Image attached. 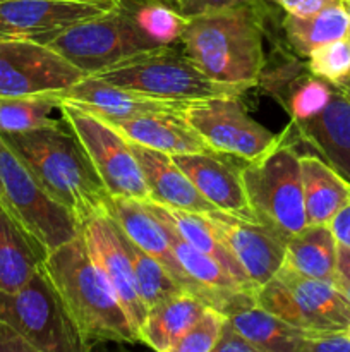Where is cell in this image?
<instances>
[{
	"instance_id": "35",
	"label": "cell",
	"mask_w": 350,
	"mask_h": 352,
	"mask_svg": "<svg viewBox=\"0 0 350 352\" xmlns=\"http://www.w3.org/2000/svg\"><path fill=\"white\" fill-rule=\"evenodd\" d=\"M301 352H350L347 330H305Z\"/></svg>"
},
{
	"instance_id": "15",
	"label": "cell",
	"mask_w": 350,
	"mask_h": 352,
	"mask_svg": "<svg viewBox=\"0 0 350 352\" xmlns=\"http://www.w3.org/2000/svg\"><path fill=\"white\" fill-rule=\"evenodd\" d=\"M240 265L254 291L277 275L283 265L285 239L268 226L213 210L205 213Z\"/></svg>"
},
{
	"instance_id": "18",
	"label": "cell",
	"mask_w": 350,
	"mask_h": 352,
	"mask_svg": "<svg viewBox=\"0 0 350 352\" xmlns=\"http://www.w3.org/2000/svg\"><path fill=\"white\" fill-rule=\"evenodd\" d=\"M294 127L302 141L350 182V95L336 86L321 112Z\"/></svg>"
},
{
	"instance_id": "38",
	"label": "cell",
	"mask_w": 350,
	"mask_h": 352,
	"mask_svg": "<svg viewBox=\"0 0 350 352\" xmlns=\"http://www.w3.org/2000/svg\"><path fill=\"white\" fill-rule=\"evenodd\" d=\"M278 7L285 10V14L297 17H309L314 16L319 10L326 9L328 6L340 2V0H271Z\"/></svg>"
},
{
	"instance_id": "40",
	"label": "cell",
	"mask_w": 350,
	"mask_h": 352,
	"mask_svg": "<svg viewBox=\"0 0 350 352\" xmlns=\"http://www.w3.org/2000/svg\"><path fill=\"white\" fill-rule=\"evenodd\" d=\"M333 285L350 302V250L338 244V258H336V272Z\"/></svg>"
},
{
	"instance_id": "9",
	"label": "cell",
	"mask_w": 350,
	"mask_h": 352,
	"mask_svg": "<svg viewBox=\"0 0 350 352\" xmlns=\"http://www.w3.org/2000/svg\"><path fill=\"white\" fill-rule=\"evenodd\" d=\"M60 116L78 136L110 196L150 201V191L130 143L112 124L67 102L60 103Z\"/></svg>"
},
{
	"instance_id": "43",
	"label": "cell",
	"mask_w": 350,
	"mask_h": 352,
	"mask_svg": "<svg viewBox=\"0 0 350 352\" xmlns=\"http://www.w3.org/2000/svg\"><path fill=\"white\" fill-rule=\"evenodd\" d=\"M336 86H338V88H342L347 95H350V81H345V82H342V85H336Z\"/></svg>"
},
{
	"instance_id": "8",
	"label": "cell",
	"mask_w": 350,
	"mask_h": 352,
	"mask_svg": "<svg viewBox=\"0 0 350 352\" xmlns=\"http://www.w3.org/2000/svg\"><path fill=\"white\" fill-rule=\"evenodd\" d=\"M256 305L304 330L350 327V302L331 282L304 277L285 267L257 289Z\"/></svg>"
},
{
	"instance_id": "46",
	"label": "cell",
	"mask_w": 350,
	"mask_h": 352,
	"mask_svg": "<svg viewBox=\"0 0 350 352\" xmlns=\"http://www.w3.org/2000/svg\"><path fill=\"white\" fill-rule=\"evenodd\" d=\"M347 333H349V337H350V327H349V329H347Z\"/></svg>"
},
{
	"instance_id": "23",
	"label": "cell",
	"mask_w": 350,
	"mask_h": 352,
	"mask_svg": "<svg viewBox=\"0 0 350 352\" xmlns=\"http://www.w3.org/2000/svg\"><path fill=\"white\" fill-rule=\"evenodd\" d=\"M301 174L307 226H328L350 199V182L316 155H301Z\"/></svg>"
},
{
	"instance_id": "17",
	"label": "cell",
	"mask_w": 350,
	"mask_h": 352,
	"mask_svg": "<svg viewBox=\"0 0 350 352\" xmlns=\"http://www.w3.org/2000/svg\"><path fill=\"white\" fill-rule=\"evenodd\" d=\"M62 102L72 103L105 120H126L146 113H182L187 103L153 98L86 76L72 88L58 93Z\"/></svg>"
},
{
	"instance_id": "34",
	"label": "cell",
	"mask_w": 350,
	"mask_h": 352,
	"mask_svg": "<svg viewBox=\"0 0 350 352\" xmlns=\"http://www.w3.org/2000/svg\"><path fill=\"white\" fill-rule=\"evenodd\" d=\"M225 318L218 309L206 306L198 320L175 342L172 352H213Z\"/></svg>"
},
{
	"instance_id": "6",
	"label": "cell",
	"mask_w": 350,
	"mask_h": 352,
	"mask_svg": "<svg viewBox=\"0 0 350 352\" xmlns=\"http://www.w3.org/2000/svg\"><path fill=\"white\" fill-rule=\"evenodd\" d=\"M0 320L14 327L36 352L84 351L45 267L17 291H0Z\"/></svg>"
},
{
	"instance_id": "4",
	"label": "cell",
	"mask_w": 350,
	"mask_h": 352,
	"mask_svg": "<svg viewBox=\"0 0 350 352\" xmlns=\"http://www.w3.org/2000/svg\"><path fill=\"white\" fill-rule=\"evenodd\" d=\"M91 76L141 95L182 103L220 96H242L247 91L242 86L211 79L184 52L178 54L174 47L127 58Z\"/></svg>"
},
{
	"instance_id": "12",
	"label": "cell",
	"mask_w": 350,
	"mask_h": 352,
	"mask_svg": "<svg viewBox=\"0 0 350 352\" xmlns=\"http://www.w3.org/2000/svg\"><path fill=\"white\" fill-rule=\"evenodd\" d=\"M84 72L48 45L34 40H0V98L62 93Z\"/></svg>"
},
{
	"instance_id": "24",
	"label": "cell",
	"mask_w": 350,
	"mask_h": 352,
	"mask_svg": "<svg viewBox=\"0 0 350 352\" xmlns=\"http://www.w3.org/2000/svg\"><path fill=\"white\" fill-rule=\"evenodd\" d=\"M205 308V302L189 291L163 299L146 311V318L139 329V342L158 352H172L175 342Z\"/></svg>"
},
{
	"instance_id": "44",
	"label": "cell",
	"mask_w": 350,
	"mask_h": 352,
	"mask_svg": "<svg viewBox=\"0 0 350 352\" xmlns=\"http://www.w3.org/2000/svg\"><path fill=\"white\" fill-rule=\"evenodd\" d=\"M0 201H2V203H5V205H7V201H5V192H3V186H2V181H0ZM7 208H9V206H7Z\"/></svg>"
},
{
	"instance_id": "37",
	"label": "cell",
	"mask_w": 350,
	"mask_h": 352,
	"mask_svg": "<svg viewBox=\"0 0 350 352\" xmlns=\"http://www.w3.org/2000/svg\"><path fill=\"white\" fill-rule=\"evenodd\" d=\"M213 352H259L254 344H250L235 327L230 323L229 318H225L220 332L218 339H216Z\"/></svg>"
},
{
	"instance_id": "25",
	"label": "cell",
	"mask_w": 350,
	"mask_h": 352,
	"mask_svg": "<svg viewBox=\"0 0 350 352\" xmlns=\"http://www.w3.org/2000/svg\"><path fill=\"white\" fill-rule=\"evenodd\" d=\"M338 243L328 226H307L285 241L281 267L309 278L331 282L336 272Z\"/></svg>"
},
{
	"instance_id": "11",
	"label": "cell",
	"mask_w": 350,
	"mask_h": 352,
	"mask_svg": "<svg viewBox=\"0 0 350 352\" xmlns=\"http://www.w3.org/2000/svg\"><path fill=\"white\" fill-rule=\"evenodd\" d=\"M182 116L209 150L244 162L259 160L288 136V129L273 134L254 120L240 102V96L189 102Z\"/></svg>"
},
{
	"instance_id": "45",
	"label": "cell",
	"mask_w": 350,
	"mask_h": 352,
	"mask_svg": "<svg viewBox=\"0 0 350 352\" xmlns=\"http://www.w3.org/2000/svg\"><path fill=\"white\" fill-rule=\"evenodd\" d=\"M81 2H102V3H117V0H81Z\"/></svg>"
},
{
	"instance_id": "32",
	"label": "cell",
	"mask_w": 350,
	"mask_h": 352,
	"mask_svg": "<svg viewBox=\"0 0 350 352\" xmlns=\"http://www.w3.org/2000/svg\"><path fill=\"white\" fill-rule=\"evenodd\" d=\"M335 88V85L305 69L288 82L277 100L290 116L292 126H297L321 112L328 105Z\"/></svg>"
},
{
	"instance_id": "29",
	"label": "cell",
	"mask_w": 350,
	"mask_h": 352,
	"mask_svg": "<svg viewBox=\"0 0 350 352\" xmlns=\"http://www.w3.org/2000/svg\"><path fill=\"white\" fill-rule=\"evenodd\" d=\"M285 38L295 54L307 57L314 48L347 36L349 33V14L342 0L326 9L319 10L314 16L297 17L287 16L281 21Z\"/></svg>"
},
{
	"instance_id": "33",
	"label": "cell",
	"mask_w": 350,
	"mask_h": 352,
	"mask_svg": "<svg viewBox=\"0 0 350 352\" xmlns=\"http://www.w3.org/2000/svg\"><path fill=\"white\" fill-rule=\"evenodd\" d=\"M307 71L331 85L350 81V38L343 36L314 48L307 55Z\"/></svg>"
},
{
	"instance_id": "14",
	"label": "cell",
	"mask_w": 350,
	"mask_h": 352,
	"mask_svg": "<svg viewBox=\"0 0 350 352\" xmlns=\"http://www.w3.org/2000/svg\"><path fill=\"white\" fill-rule=\"evenodd\" d=\"M115 6L81 0H0V40L47 43L72 24L100 16Z\"/></svg>"
},
{
	"instance_id": "27",
	"label": "cell",
	"mask_w": 350,
	"mask_h": 352,
	"mask_svg": "<svg viewBox=\"0 0 350 352\" xmlns=\"http://www.w3.org/2000/svg\"><path fill=\"white\" fill-rule=\"evenodd\" d=\"M226 318L259 352H301L305 330L283 322L256 302L233 309Z\"/></svg>"
},
{
	"instance_id": "1",
	"label": "cell",
	"mask_w": 350,
	"mask_h": 352,
	"mask_svg": "<svg viewBox=\"0 0 350 352\" xmlns=\"http://www.w3.org/2000/svg\"><path fill=\"white\" fill-rule=\"evenodd\" d=\"M40 184L74 213L79 223L106 212L105 186L64 119L24 133L0 134Z\"/></svg>"
},
{
	"instance_id": "10",
	"label": "cell",
	"mask_w": 350,
	"mask_h": 352,
	"mask_svg": "<svg viewBox=\"0 0 350 352\" xmlns=\"http://www.w3.org/2000/svg\"><path fill=\"white\" fill-rule=\"evenodd\" d=\"M45 45L64 55L86 76L160 50L137 33L117 6L100 16L72 24Z\"/></svg>"
},
{
	"instance_id": "16",
	"label": "cell",
	"mask_w": 350,
	"mask_h": 352,
	"mask_svg": "<svg viewBox=\"0 0 350 352\" xmlns=\"http://www.w3.org/2000/svg\"><path fill=\"white\" fill-rule=\"evenodd\" d=\"M174 162L199 192L220 212L257 222L249 205L240 168L215 151L174 155Z\"/></svg>"
},
{
	"instance_id": "42",
	"label": "cell",
	"mask_w": 350,
	"mask_h": 352,
	"mask_svg": "<svg viewBox=\"0 0 350 352\" xmlns=\"http://www.w3.org/2000/svg\"><path fill=\"white\" fill-rule=\"evenodd\" d=\"M342 3L345 6L347 14H349V33H347V36L350 38V0H342Z\"/></svg>"
},
{
	"instance_id": "39",
	"label": "cell",
	"mask_w": 350,
	"mask_h": 352,
	"mask_svg": "<svg viewBox=\"0 0 350 352\" xmlns=\"http://www.w3.org/2000/svg\"><path fill=\"white\" fill-rule=\"evenodd\" d=\"M0 352H36L14 327L0 320Z\"/></svg>"
},
{
	"instance_id": "30",
	"label": "cell",
	"mask_w": 350,
	"mask_h": 352,
	"mask_svg": "<svg viewBox=\"0 0 350 352\" xmlns=\"http://www.w3.org/2000/svg\"><path fill=\"white\" fill-rule=\"evenodd\" d=\"M60 103L58 93L3 96L0 98V134L51 126L58 120L54 119V112H60Z\"/></svg>"
},
{
	"instance_id": "2",
	"label": "cell",
	"mask_w": 350,
	"mask_h": 352,
	"mask_svg": "<svg viewBox=\"0 0 350 352\" xmlns=\"http://www.w3.org/2000/svg\"><path fill=\"white\" fill-rule=\"evenodd\" d=\"M43 267L81 337L84 351L105 342H139L115 292L89 258L81 234L50 251Z\"/></svg>"
},
{
	"instance_id": "13",
	"label": "cell",
	"mask_w": 350,
	"mask_h": 352,
	"mask_svg": "<svg viewBox=\"0 0 350 352\" xmlns=\"http://www.w3.org/2000/svg\"><path fill=\"white\" fill-rule=\"evenodd\" d=\"M81 237L89 258L115 292L139 340V329L146 318V308L137 294L134 268L119 226L106 212L96 213L81 222Z\"/></svg>"
},
{
	"instance_id": "21",
	"label": "cell",
	"mask_w": 350,
	"mask_h": 352,
	"mask_svg": "<svg viewBox=\"0 0 350 352\" xmlns=\"http://www.w3.org/2000/svg\"><path fill=\"white\" fill-rule=\"evenodd\" d=\"M129 143L167 155L211 151L182 113H146L126 120H106Z\"/></svg>"
},
{
	"instance_id": "7",
	"label": "cell",
	"mask_w": 350,
	"mask_h": 352,
	"mask_svg": "<svg viewBox=\"0 0 350 352\" xmlns=\"http://www.w3.org/2000/svg\"><path fill=\"white\" fill-rule=\"evenodd\" d=\"M0 181L10 212L50 253L81 234V223L40 184L0 136Z\"/></svg>"
},
{
	"instance_id": "3",
	"label": "cell",
	"mask_w": 350,
	"mask_h": 352,
	"mask_svg": "<svg viewBox=\"0 0 350 352\" xmlns=\"http://www.w3.org/2000/svg\"><path fill=\"white\" fill-rule=\"evenodd\" d=\"M180 45L215 81L254 88L266 65L259 3L191 17Z\"/></svg>"
},
{
	"instance_id": "22",
	"label": "cell",
	"mask_w": 350,
	"mask_h": 352,
	"mask_svg": "<svg viewBox=\"0 0 350 352\" xmlns=\"http://www.w3.org/2000/svg\"><path fill=\"white\" fill-rule=\"evenodd\" d=\"M48 251L0 201V291L23 287L45 263Z\"/></svg>"
},
{
	"instance_id": "36",
	"label": "cell",
	"mask_w": 350,
	"mask_h": 352,
	"mask_svg": "<svg viewBox=\"0 0 350 352\" xmlns=\"http://www.w3.org/2000/svg\"><path fill=\"white\" fill-rule=\"evenodd\" d=\"M163 2L170 3L182 16L191 19V17L202 16V14L218 12V10L256 6L261 0H163Z\"/></svg>"
},
{
	"instance_id": "26",
	"label": "cell",
	"mask_w": 350,
	"mask_h": 352,
	"mask_svg": "<svg viewBox=\"0 0 350 352\" xmlns=\"http://www.w3.org/2000/svg\"><path fill=\"white\" fill-rule=\"evenodd\" d=\"M150 205V208L153 210L154 215L158 219L163 220L165 223L172 227L185 243H189L191 246H194L196 250L202 251L208 256H211L213 260L218 261L226 272L233 275L239 282H242L246 287L253 289L250 282L247 280L246 274L240 268V265L237 263V260L233 258V254L230 253L229 248L225 246L223 239L220 237V234L216 232L215 227L211 226L208 219L205 217V213H196V212H185V210L178 208H170V206L158 205V203L146 201ZM256 292V291H254Z\"/></svg>"
},
{
	"instance_id": "31",
	"label": "cell",
	"mask_w": 350,
	"mask_h": 352,
	"mask_svg": "<svg viewBox=\"0 0 350 352\" xmlns=\"http://www.w3.org/2000/svg\"><path fill=\"white\" fill-rule=\"evenodd\" d=\"M122 237L124 244L127 248V253H129L130 263H132L134 268L137 294H139L141 302L144 305L146 311L150 308H153L154 305L163 301V299L185 291L178 284L177 278L172 275V272L160 260H156L150 253H146V251L137 248L134 243H130L124 234Z\"/></svg>"
},
{
	"instance_id": "5",
	"label": "cell",
	"mask_w": 350,
	"mask_h": 352,
	"mask_svg": "<svg viewBox=\"0 0 350 352\" xmlns=\"http://www.w3.org/2000/svg\"><path fill=\"white\" fill-rule=\"evenodd\" d=\"M240 174L257 222L285 241L307 227L301 155L287 140L259 160L246 162Z\"/></svg>"
},
{
	"instance_id": "20",
	"label": "cell",
	"mask_w": 350,
	"mask_h": 352,
	"mask_svg": "<svg viewBox=\"0 0 350 352\" xmlns=\"http://www.w3.org/2000/svg\"><path fill=\"white\" fill-rule=\"evenodd\" d=\"M106 213L115 220L119 229L130 243L160 260L177 278L178 284L185 289L184 274L175 260L167 226L163 223V220L154 215L146 201L122 198V196H108Z\"/></svg>"
},
{
	"instance_id": "28",
	"label": "cell",
	"mask_w": 350,
	"mask_h": 352,
	"mask_svg": "<svg viewBox=\"0 0 350 352\" xmlns=\"http://www.w3.org/2000/svg\"><path fill=\"white\" fill-rule=\"evenodd\" d=\"M117 7L126 14L137 33L158 48L180 43L189 23V17L163 0H117Z\"/></svg>"
},
{
	"instance_id": "41",
	"label": "cell",
	"mask_w": 350,
	"mask_h": 352,
	"mask_svg": "<svg viewBox=\"0 0 350 352\" xmlns=\"http://www.w3.org/2000/svg\"><path fill=\"white\" fill-rule=\"evenodd\" d=\"M328 227L335 236L336 243L350 250V199L338 210V213L333 217Z\"/></svg>"
},
{
	"instance_id": "19",
	"label": "cell",
	"mask_w": 350,
	"mask_h": 352,
	"mask_svg": "<svg viewBox=\"0 0 350 352\" xmlns=\"http://www.w3.org/2000/svg\"><path fill=\"white\" fill-rule=\"evenodd\" d=\"M130 148L139 162L141 172L150 191V201L196 213L216 210L180 170L172 155L134 143H130Z\"/></svg>"
}]
</instances>
